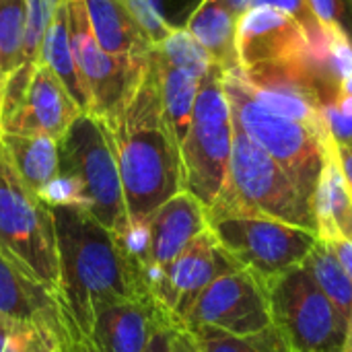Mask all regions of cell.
<instances>
[{
	"mask_svg": "<svg viewBox=\"0 0 352 352\" xmlns=\"http://www.w3.org/2000/svg\"><path fill=\"white\" fill-rule=\"evenodd\" d=\"M103 122L116 146L128 219H148L184 190L179 142L165 116L151 54L138 82Z\"/></svg>",
	"mask_w": 352,
	"mask_h": 352,
	"instance_id": "cell-1",
	"label": "cell"
},
{
	"mask_svg": "<svg viewBox=\"0 0 352 352\" xmlns=\"http://www.w3.org/2000/svg\"><path fill=\"white\" fill-rule=\"evenodd\" d=\"M50 210L60 262V299L87 336L101 309L153 295L118 237L85 208L50 206Z\"/></svg>",
	"mask_w": 352,
	"mask_h": 352,
	"instance_id": "cell-2",
	"label": "cell"
},
{
	"mask_svg": "<svg viewBox=\"0 0 352 352\" xmlns=\"http://www.w3.org/2000/svg\"><path fill=\"white\" fill-rule=\"evenodd\" d=\"M208 210L262 214L316 233L311 200L293 184L285 169L235 124L227 177Z\"/></svg>",
	"mask_w": 352,
	"mask_h": 352,
	"instance_id": "cell-3",
	"label": "cell"
},
{
	"mask_svg": "<svg viewBox=\"0 0 352 352\" xmlns=\"http://www.w3.org/2000/svg\"><path fill=\"white\" fill-rule=\"evenodd\" d=\"M223 91L231 107L233 124L260 144L311 200L324 165V151L334 140L322 144L309 128L266 107L252 93L239 66L223 72Z\"/></svg>",
	"mask_w": 352,
	"mask_h": 352,
	"instance_id": "cell-4",
	"label": "cell"
},
{
	"mask_svg": "<svg viewBox=\"0 0 352 352\" xmlns=\"http://www.w3.org/2000/svg\"><path fill=\"white\" fill-rule=\"evenodd\" d=\"M0 256L31 280L60 295L54 217L16 175L0 148Z\"/></svg>",
	"mask_w": 352,
	"mask_h": 352,
	"instance_id": "cell-5",
	"label": "cell"
},
{
	"mask_svg": "<svg viewBox=\"0 0 352 352\" xmlns=\"http://www.w3.org/2000/svg\"><path fill=\"white\" fill-rule=\"evenodd\" d=\"M58 171L76 182L85 210L109 233L120 235L130 219L116 146L105 122L97 116L80 113L58 140Z\"/></svg>",
	"mask_w": 352,
	"mask_h": 352,
	"instance_id": "cell-6",
	"label": "cell"
},
{
	"mask_svg": "<svg viewBox=\"0 0 352 352\" xmlns=\"http://www.w3.org/2000/svg\"><path fill=\"white\" fill-rule=\"evenodd\" d=\"M272 330L287 352H344L349 320L316 285L307 268L295 266L264 285Z\"/></svg>",
	"mask_w": 352,
	"mask_h": 352,
	"instance_id": "cell-7",
	"label": "cell"
},
{
	"mask_svg": "<svg viewBox=\"0 0 352 352\" xmlns=\"http://www.w3.org/2000/svg\"><path fill=\"white\" fill-rule=\"evenodd\" d=\"M233 118L223 91V70L212 66L200 80L192 122L179 144L184 190L206 208L217 200L231 161Z\"/></svg>",
	"mask_w": 352,
	"mask_h": 352,
	"instance_id": "cell-8",
	"label": "cell"
},
{
	"mask_svg": "<svg viewBox=\"0 0 352 352\" xmlns=\"http://www.w3.org/2000/svg\"><path fill=\"white\" fill-rule=\"evenodd\" d=\"M208 229L235 264L264 285L283 272L301 266L318 241L309 229L262 214L208 210Z\"/></svg>",
	"mask_w": 352,
	"mask_h": 352,
	"instance_id": "cell-9",
	"label": "cell"
},
{
	"mask_svg": "<svg viewBox=\"0 0 352 352\" xmlns=\"http://www.w3.org/2000/svg\"><path fill=\"white\" fill-rule=\"evenodd\" d=\"M80 107L45 64H21L4 78L0 132L60 140Z\"/></svg>",
	"mask_w": 352,
	"mask_h": 352,
	"instance_id": "cell-10",
	"label": "cell"
},
{
	"mask_svg": "<svg viewBox=\"0 0 352 352\" xmlns=\"http://www.w3.org/2000/svg\"><path fill=\"white\" fill-rule=\"evenodd\" d=\"M64 4L68 14L70 45L80 78L85 80L91 95L93 116L107 120L126 99L130 89L138 82L148 54L134 58L105 52L93 35L85 0H64Z\"/></svg>",
	"mask_w": 352,
	"mask_h": 352,
	"instance_id": "cell-11",
	"label": "cell"
},
{
	"mask_svg": "<svg viewBox=\"0 0 352 352\" xmlns=\"http://www.w3.org/2000/svg\"><path fill=\"white\" fill-rule=\"evenodd\" d=\"M182 324L208 326L241 338L266 334L272 330L266 287L252 272L233 268L200 293Z\"/></svg>",
	"mask_w": 352,
	"mask_h": 352,
	"instance_id": "cell-12",
	"label": "cell"
},
{
	"mask_svg": "<svg viewBox=\"0 0 352 352\" xmlns=\"http://www.w3.org/2000/svg\"><path fill=\"white\" fill-rule=\"evenodd\" d=\"M233 268L239 266L206 229L167 268L155 274L151 293L182 324L200 293Z\"/></svg>",
	"mask_w": 352,
	"mask_h": 352,
	"instance_id": "cell-13",
	"label": "cell"
},
{
	"mask_svg": "<svg viewBox=\"0 0 352 352\" xmlns=\"http://www.w3.org/2000/svg\"><path fill=\"white\" fill-rule=\"evenodd\" d=\"M235 50L241 70L258 66H305L309 41L301 25L276 6H252L237 19Z\"/></svg>",
	"mask_w": 352,
	"mask_h": 352,
	"instance_id": "cell-14",
	"label": "cell"
},
{
	"mask_svg": "<svg viewBox=\"0 0 352 352\" xmlns=\"http://www.w3.org/2000/svg\"><path fill=\"white\" fill-rule=\"evenodd\" d=\"M179 324L153 295L101 309L89 338L99 352H142L163 328Z\"/></svg>",
	"mask_w": 352,
	"mask_h": 352,
	"instance_id": "cell-15",
	"label": "cell"
},
{
	"mask_svg": "<svg viewBox=\"0 0 352 352\" xmlns=\"http://www.w3.org/2000/svg\"><path fill=\"white\" fill-rule=\"evenodd\" d=\"M151 231V270L146 285L157 272L167 268L200 233L208 229L206 206L190 192L182 190L161 204L148 219Z\"/></svg>",
	"mask_w": 352,
	"mask_h": 352,
	"instance_id": "cell-16",
	"label": "cell"
},
{
	"mask_svg": "<svg viewBox=\"0 0 352 352\" xmlns=\"http://www.w3.org/2000/svg\"><path fill=\"white\" fill-rule=\"evenodd\" d=\"M0 320L8 326L35 324L64 330L62 299L0 256Z\"/></svg>",
	"mask_w": 352,
	"mask_h": 352,
	"instance_id": "cell-17",
	"label": "cell"
},
{
	"mask_svg": "<svg viewBox=\"0 0 352 352\" xmlns=\"http://www.w3.org/2000/svg\"><path fill=\"white\" fill-rule=\"evenodd\" d=\"M311 210L320 239L330 241L340 235L352 239V190L342 173L336 142H330L324 151V165L311 194Z\"/></svg>",
	"mask_w": 352,
	"mask_h": 352,
	"instance_id": "cell-18",
	"label": "cell"
},
{
	"mask_svg": "<svg viewBox=\"0 0 352 352\" xmlns=\"http://www.w3.org/2000/svg\"><path fill=\"white\" fill-rule=\"evenodd\" d=\"M89 23L99 45L113 56L142 58L153 43L144 35L126 0H85Z\"/></svg>",
	"mask_w": 352,
	"mask_h": 352,
	"instance_id": "cell-19",
	"label": "cell"
},
{
	"mask_svg": "<svg viewBox=\"0 0 352 352\" xmlns=\"http://www.w3.org/2000/svg\"><path fill=\"white\" fill-rule=\"evenodd\" d=\"M0 148L19 179L39 196L58 175V140L50 136L0 134Z\"/></svg>",
	"mask_w": 352,
	"mask_h": 352,
	"instance_id": "cell-20",
	"label": "cell"
},
{
	"mask_svg": "<svg viewBox=\"0 0 352 352\" xmlns=\"http://www.w3.org/2000/svg\"><path fill=\"white\" fill-rule=\"evenodd\" d=\"M186 29L196 37V41L212 58L214 66H219L223 72L239 66L235 50L237 19L221 0H202L190 14Z\"/></svg>",
	"mask_w": 352,
	"mask_h": 352,
	"instance_id": "cell-21",
	"label": "cell"
},
{
	"mask_svg": "<svg viewBox=\"0 0 352 352\" xmlns=\"http://www.w3.org/2000/svg\"><path fill=\"white\" fill-rule=\"evenodd\" d=\"M39 62L50 66L52 72L62 80V85L68 89L76 105L80 107L82 113L93 116V103L91 95L87 91L85 80L80 78V72L76 68L74 52L70 45V33H68V14H66V4L64 0L58 4L54 21L45 33L43 45H41V56Z\"/></svg>",
	"mask_w": 352,
	"mask_h": 352,
	"instance_id": "cell-22",
	"label": "cell"
},
{
	"mask_svg": "<svg viewBox=\"0 0 352 352\" xmlns=\"http://www.w3.org/2000/svg\"><path fill=\"white\" fill-rule=\"evenodd\" d=\"M148 54H151L155 70H157L159 91H161L167 122L173 130V136L182 144V140L186 138V132L190 128V122H192V111H194L196 95L200 89V80L196 76L171 66L155 47H151Z\"/></svg>",
	"mask_w": 352,
	"mask_h": 352,
	"instance_id": "cell-23",
	"label": "cell"
},
{
	"mask_svg": "<svg viewBox=\"0 0 352 352\" xmlns=\"http://www.w3.org/2000/svg\"><path fill=\"white\" fill-rule=\"evenodd\" d=\"M138 25L153 45L161 43L175 29L186 27L190 14L202 0H126Z\"/></svg>",
	"mask_w": 352,
	"mask_h": 352,
	"instance_id": "cell-24",
	"label": "cell"
},
{
	"mask_svg": "<svg viewBox=\"0 0 352 352\" xmlns=\"http://www.w3.org/2000/svg\"><path fill=\"white\" fill-rule=\"evenodd\" d=\"M303 266L307 268L316 285L324 291V295L334 303V307L342 311V316L349 320L352 311V278L340 266L330 245L318 239L307 254Z\"/></svg>",
	"mask_w": 352,
	"mask_h": 352,
	"instance_id": "cell-25",
	"label": "cell"
},
{
	"mask_svg": "<svg viewBox=\"0 0 352 352\" xmlns=\"http://www.w3.org/2000/svg\"><path fill=\"white\" fill-rule=\"evenodd\" d=\"M27 0H0V70L4 78L23 62Z\"/></svg>",
	"mask_w": 352,
	"mask_h": 352,
	"instance_id": "cell-26",
	"label": "cell"
},
{
	"mask_svg": "<svg viewBox=\"0 0 352 352\" xmlns=\"http://www.w3.org/2000/svg\"><path fill=\"white\" fill-rule=\"evenodd\" d=\"M171 66L196 76L198 80H202L208 70L214 66L212 58L208 56V52L196 41V37L186 29H175L169 37H165L161 43L153 45Z\"/></svg>",
	"mask_w": 352,
	"mask_h": 352,
	"instance_id": "cell-27",
	"label": "cell"
},
{
	"mask_svg": "<svg viewBox=\"0 0 352 352\" xmlns=\"http://www.w3.org/2000/svg\"><path fill=\"white\" fill-rule=\"evenodd\" d=\"M188 330L202 352H283V342L274 330L254 338L233 336L208 326H196Z\"/></svg>",
	"mask_w": 352,
	"mask_h": 352,
	"instance_id": "cell-28",
	"label": "cell"
},
{
	"mask_svg": "<svg viewBox=\"0 0 352 352\" xmlns=\"http://www.w3.org/2000/svg\"><path fill=\"white\" fill-rule=\"evenodd\" d=\"M60 2L62 0H27V23H25L21 64H39L45 33L54 21L56 8Z\"/></svg>",
	"mask_w": 352,
	"mask_h": 352,
	"instance_id": "cell-29",
	"label": "cell"
},
{
	"mask_svg": "<svg viewBox=\"0 0 352 352\" xmlns=\"http://www.w3.org/2000/svg\"><path fill=\"white\" fill-rule=\"evenodd\" d=\"M2 352H64V330L35 324H14Z\"/></svg>",
	"mask_w": 352,
	"mask_h": 352,
	"instance_id": "cell-30",
	"label": "cell"
},
{
	"mask_svg": "<svg viewBox=\"0 0 352 352\" xmlns=\"http://www.w3.org/2000/svg\"><path fill=\"white\" fill-rule=\"evenodd\" d=\"M324 120L328 126L330 136L336 144L352 142V95L340 89L334 99L326 101L324 105Z\"/></svg>",
	"mask_w": 352,
	"mask_h": 352,
	"instance_id": "cell-31",
	"label": "cell"
},
{
	"mask_svg": "<svg viewBox=\"0 0 352 352\" xmlns=\"http://www.w3.org/2000/svg\"><path fill=\"white\" fill-rule=\"evenodd\" d=\"M62 311H64V352H99L93 340L74 324L64 303H62Z\"/></svg>",
	"mask_w": 352,
	"mask_h": 352,
	"instance_id": "cell-32",
	"label": "cell"
},
{
	"mask_svg": "<svg viewBox=\"0 0 352 352\" xmlns=\"http://www.w3.org/2000/svg\"><path fill=\"white\" fill-rule=\"evenodd\" d=\"M320 239V237H318ZM324 241V239H322ZM328 245H330V250H332V254L336 256V260L340 262V266L346 270V274L352 278V239L351 237H344V235H340V237H334V239H330V241H326Z\"/></svg>",
	"mask_w": 352,
	"mask_h": 352,
	"instance_id": "cell-33",
	"label": "cell"
},
{
	"mask_svg": "<svg viewBox=\"0 0 352 352\" xmlns=\"http://www.w3.org/2000/svg\"><path fill=\"white\" fill-rule=\"evenodd\" d=\"M171 351L173 352H202L200 346L196 344L192 332L184 324H175L171 328Z\"/></svg>",
	"mask_w": 352,
	"mask_h": 352,
	"instance_id": "cell-34",
	"label": "cell"
},
{
	"mask_svg": "<svg viewBox=\"0 0 352 352\" xmlns=\"http://www.w3.org/2000/svg\"><path fill=\"white\" fill-rule=\"evenodd\" d=\"M173 326H175V324H173ZM173 326L163 328L161 332H157V334L153 336V340L148 342V346L142 352H173L171 351V336H169Z\"/></svg>",
	"mask_w": 352,
	"mask_h": 352,
	"instance_id": "cell-35",
	"label": "cell"
},
{
	"mask_svg": "<svg viewBox=\"0 0 352 352\" xmlns=\"http://www.w3.org/2000/svg\"><path fill=\"white\" fill-rule=\"evenodd\" d=\"M338 161H340V167H342V173L349 182L352 190V142L346 144H338Z\"/></svg>",
	"mask_w": 352,
	"mask_h": 352,
	"instance_id": "cell-36",
	"label": "cell"
},
{
	"mask_svg": "<svg viewBox=\"0 0 352 352\" xmlns=\"http://www.w3.org/2000/svg\"><path fill=\"white\" fill-rule=\"evenodd\" d=\"M221 2L231 10V14L235 19H239L241 14H245L252 8V4H254V0H221Z\"/></svg>",
	"mask_w": 352,
	"mask_h": 352,
	"instance_id": "cell-37",
	"label": "cell"
},
{
	"mask_svg": "<svg viewBox=\"0 0 352 352\" xmlns=\"http://www.w3.org/2000/svg\"><path fill=\"white\" fill-rule=\"evenodd\" d=\"M8 330H10V326L4 320H0V352L4 351V344H6V338H8Z\"/></svg>",
	"mask_w": 352,
	"mask_h": 352,
	"instance_id": "cell-38",
	"label": "cell"
},
{
	"mask_svg": "<svg viewBox=\"0 0 352 352\" xmlns=\"http://www.w3.org/2000/svg\"><path fill=\"white\" fill-rule=\"evenodd\" d=\"M344 352H352V311H351V316H349V334H346Z\"/></svg>",
	"mask_w": 352,
	"mask_h": 352,
	"instance_id": "cell-39",
	"label": "cell"
},
{
	"mask_svg": "<svg viewBox=\"0 0 352 352\" xmlns=\"http://www.w3.org/2000/svg\"><path fill=\"white\" fill-rule=\"evenodd\" d=\"M342 89H344V91H349V93H351V95H352V76H351V78H349V80H344Z\"/></svg>",
	"mask_w": 352,
	"mask_h": 352,
	"instance_id": "cell-40",
	"label": "cell"
},
{
	"mask_svg": "<svg viewBox=\"0 0 352 352\" xmlns=\"http://www.w3.org/2000/svg\"><path fill=\"white\" fill-rule=\"evenodd\" d=\"M2 89H4V74H2V70H0V105H2ZM2 134V132H0Z\"/></svg>",
	"mask_w": 352,
	"mask_h": 352,
	"instance_id": "cell-41",
	"label": "cell"
},
{
	"mask_svg": "<svg viewBox=\"0 0 352 352\" xmlns=\"http://www.w3.org/2000/svg\"><path fill=\"white\" fill-rule=\"evenodd\" d=\"M283 352H287V351H285V346H283Z\"/></svg>",
	"mask_w": 352,
	"mask_h": 352,
	"instance_id": "cell-42",
	"label": "cell"
},
{
	"mask_svg": "<svg viewBox=\"0 0 352 352\" xmlns=\"http://www.w3.org/2000/svg\"><path fill=\"white\" fill-rule=\"evenodd\" d=\"M349 2H351V6H352V0H349Z\"/></svg>",
	"mask_w": 352,
	"mask_h": 352,
	"instance_id": "cell-43",
	"label": "cell"
}]
</instances>
